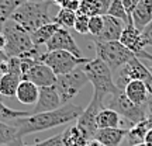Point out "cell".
Instances as JSON below:
<instances>
[{
	"instance_id": "4fadbf2b",
	"label": "cell",
	"mask_w": 152,
	"mask_h": 146,
	"mask_svg": "<svg viewBox=\"0 0 152 146\" xmlns=\"http://www.w3.org/2000/svg\"><path fill=\"white\" fill-rule=\"evenodd\" d=\"M124 21H121L115 17H111L109 14L103 16V30L100 35L93 38L94 41H100V42H110V41H118L121 34L125 28Z\"/></svg>"
},
{
	"instance_id": "6da1fadb",
	"label": "cell",
	"mask_w": 152,
	"mask_h": 146,
	"mask_svg": "<svg viewBox=\"0 0 152 146\" xmlns=\"http://www.w3.org/2000/svg\"><path fill=\"white\" fill-rule=\"evenodd\" d=\"M82 111H83L82 107L73 103H68L61 105L59 108L54 110V111L31 114L28 117L17 119L14 125L18 129V138L23 139V136L30 135V134L44 132V131L52 129L55 126H61V125L69 124L72 121H76Z\"/></svg>"
},
{
	"instance_id": "ffe728a7",
	"label": "cell",
	"mask_w": 152,
	"mask_h": 146,
	"mask_svg": "<svg viewBox=\"0 0 152 146\" xmlns=\"http://www.w3.org/2000/svg\"><path fill=\"white\" fill-rule=\"evenodd\" d=\"M38 94H39V87L28 80H21L18 84V89H17L16 98L21 104L33 105V104L37 103Z\"/></svg>"
},
{
	"instance_id": "8d00e7d4",
	"label": "cell",
	"mask_w": 152,
	"mask_h": 146,
	"mask_svg": "<svg viewBox=\"0 0 152 146\" xmlns=\"http://www.w3.org/2000/svg\"><path fill=\"white\" fill-rule=\"evenodd\" d=\"M86 146H103V145H102V143H100L96 138H93V139H89V141H87Z\"/></svg>"
},
{
	"instance_id": "7402d4cb",
	"label": "cell",
	"mask_w": 152,
	"mask_h": 146,
	"mask_svg": "<svg viewBox=\"0 0 152 146\" xmlns=\"http://www.w3.org/2000/svg\"><path fill=\"white\" fill-rule=\"evenodd\" d=\"M0 146H24L23 139L18 138V129L16 125L0 121Z\"/></svg>"
},
{
	"instance_id": "f546056e",
	"label": "cell",
	"mask_w": 152,
	"mask_h": 146,
	"mask_svg": "<svg viewBox=\"0 0 152 146\" xmlns=\"http://www.w3.org/2000/svg\"><path fill=\"white\" fill-rule=\"evenodd\" d=\"M103 30V16H93L89 17V34L93 38L100 35Z\"/></svg>"
},
{
	"instance_id": "5bb4252c",
	"label": "cell",
	"mask_w": 152,
	"mask_h": 146,
	"mask_svg": "<svg viewBox=\"0 0 152 146\" xmlns=\"http://www.w3.org/2000/svg\"><path fill=\"white\" fill-rule=\"evenodd\" d=\"M120 42L124 45L125 48H128L135 55L137 58H140L142 55V52L145 51V46L142 45V39H141V31H138L134 24L131 23V20L127 23L124 31L121 34V37L118 39Z\"/></svg>"
},
{
	"instance_id": "f1b7e54d",
	"label": "cell",
	"mask_w": 152,
	"mask_h": 146,
	"mask_svg": "<svg viewBox=\"0 0 152 146\" xmlns=\"http://www.w3.org/2000/svg\"><path fill=\"white\" fill-rule=\"evenodd\" d=\"M107 14L111 17L118 18L121 21H124L125 24L130 21V16H128V13H127V10H125V7H124V4H123L121 0H113V1H111Z\"/></svg>"
},
{
	"instance_id": "cb8c5ba5",
	"label": "cell",
	"mask_w": 152,
	"mask_h": 146,
	"mask_svg": "<svg viewBox=\"0 0 152 146\" xmlns=\"http://www.w3.org/2000/svg\"><path fill=\"white\" fill-rule=\"evenodd\" d=\"M21 77L14 73H4L0 76V94L4 97H16Z\"/></svg>"
},
{
	"instance_id": "d6a6232c",
	"label": "cell",
	"mask_w": 152,
	"mask_h": 146,
	"mask_svg": "<svg viewBox=\"0 0 152 146\" xmlns=\"http://www.w3.org/2000/svg\"><path fill=\"white\" fill-rule=\"evenodd\" d=\"M141 39L144 46H152V21L141 31Z\"/></svg>"
},
{
	"instance_id": "1f68e13d",
	"label": "cell",
	"mask_w": 152,
	"mask_h": 146,
	"mask_svg": "<svg viewBox=\"0 0 152 146\" xmlns=\"http://www.w3.org/2000/svg\"><path fill=\"white\" fill-rule=\"evenodd\" d=\"M24 146H65L64 145V141H62V132L58 134L55 136H51L45 141L37 142V143H33V145H24Z\"/></svg>"
},
{
	"instance_id": "9c48e42d",
	"label": "cell",
	"mask_w": 152,
	"mask_h": 146,
	"mask_svg": "<svg viewBox=\"0 0 152 146\" xmlns=\"http://www.w3.org/2000/svg\"><path fill=\"white\" fill-rule=\"evenodd\" d=\"M38 60L51 68V70L56 76L66 75L69 72L75 70L76 68L89 62L87 58H77L66 51H51V52L45 51L44 54H41Z\"/></svg>"
},
{
	"instance_id": "f35d334b",
	"label": "cell",
	"mask_w": 152,
	"mask_h": 146,
	"mask_svg": "<svg viewBox=\"0 0 152 146\" xmlns=\"http://www.w3.org/2000/svg\"><path fill=\"white\" fill-rule=\"evenodd\" d=\"M147 107H148V118L152 119V100H148Z\"/></svg>"
},
{
	"instance_id": "30bf717a",
	"label": "cell",
	"mask_w": 152,
	"mask_h": 146,
	"mask_svg": "<svg viewBox=\"0 0 152 146\" xmlns=\"http://www.w3.org/2000/svg\"><path fill=\"white\" fill-rule=\"evenodd\" d=\"M102 108H104L103 101L96 94H93L89 105L82 111V114L76 119V125L83 131V134L87 136V139H93L94 135H96V132H97L96 118H97V114Z\"/></svg>"
},
{
	"instance_id": "74e56055",
	"label": "cell",
	"mask_w": 152,
	"mask_h": 146,
	"mask_svg": "<svg viewBox=\"0 0 152 146\" xmlns=\"http://www.w3.org/2000/svg\"><path fill=\"white\" fill-rule=\"evenodd\" d=\"M4 46H6V38H4V35H3V33L0 31V51H3Z\"/></svg>"
},
{
	"instance_id": "44dd1931",
	"label": "cell",
	"mask_w": 152,
	"mask_h": 146,
	"mask_svg": "<svg viewBox=\"0 0 152 146\" xmlns=\"http://www.w3.org/2000/svg\"><path fill=\"white\" fill-rule=\"evenodd\" d=\"M151 129H152V119L151 118H145L144 121H141V122L132 125L130 129H128V134H127L128 145L134 146V145H138V143H144L145 136H147V134Z\"/></svg>"
},
{
	"instance_id": "83f0119b",
	"label": "cell",
	"mask_w": 152,
	"mask_h": 146,
	"mask_svg": "<svg viewBox=\"0 0 152 146\" xmlns=\"http://www.w3.org/2000/svg\"><path fill=\"white\" fill-rule=\"evenodd\" d=\"M76 21V13L71 10H65V9H59L56 17L54 18V23H56L59 27L62 28H73Z\"/></svg>"
},
{
	"instance_id": "836d02e7",
	"label": "cell",
	"mask_w": 152,
	"mask_h": 146,
	"mask_svg": "<svg viewBox=\"0 0 152 146\" xmlns=\"http://www.w3.org/2000/svg\"><path fill=\"white\" fill-rule=\"evenodd\" d=\"M79 6H80V0H64L59 7L61 9H65V10H71V11L77 13Z\"/></svg>"
},
{
	"instance_id": "5b68a950",
	"label": "cell",
	"mask_w": 152,
	"mask_h": 146,
	"mask_svg": "<svg viewBox=\"0 0 152 146\" xmlns=\"http://www.w3.org/2000/svg\"><path fill=\"white\" fill-rule=\"evenodd\" d=\"M94 51H96V58L103 60L109 66L111 72H115L121 69L125 63H128L135 55L131 52L128 48H125L120 41H110V42H100L94 41Z\"/></svg>"
},
{
	"instance_id": "e575fe53",
	"label": "cell",
	"mask_w": 152,
	"mask_h": 146,
	"mask_svg": "<svg viewBox=\"0 0 152 146\" xmlns=\"http://www.w3.org/2000/svg\"><path fill=\"white\" fill-rule=\"evenodd\" d=\"M121 1H123V4H124L125 10H127V13H128V16H130L131 11L134 10V7L138 4L140 0H121Z\"/></svg>"
},
{
	"instance_id": "d4e9b609",
	"label": "cell",
	"mask_w": 152,
	"mask_h": 146,
	"mask_svg": "<svg viewBox=\"0 0 152 146\" xmlns=\"http://www.w3.org/2000/svg\"><path fill=\"white\" fill-rule=\"evenodd\" d=\"M59 25L56 23H49V24H45L42 27H39L37 31H34L31 34V41L35 46H41V45H45L51 38L54 37V34L59 30Z\"/></svg>"
},
{
	"instance_id": "ab89813d",
	"label": "cell",
	"mask_w": 152,
	"mask_h": 146,
	"mask_svg": "<svg viewBox=\"0 0 152 146\" xmlns=\"http://www.w3.org/2000/svg\"><path fill=\"white\" fill-rule=\"evenodd\" d=\"M51 1H52L54 4H58V6H61V4H62V1H64V0H51Z\"/></svg>"
},
{
	"instance_id": "b9f144b4",
	"label": "cell",
	"mask_w": 152,
	"mask_h": 146,
	"mask_svg": "<svg viewBox=\"0 0 152 146\" xmlns=\"http://www.w3.org/2000/svg\"><path fill=\"white\" fill-rule=\"evenodd\" d=\"M148 69H149V72H151V75H152V65L149 66V68H148Z\"/></svg>"
},
{
	"instance_id": "ac0fdd59",
	"label": "cell",
	"mask_w": 152,
	"mask_h": 146,
	"mask_svg": "<svg viewBox=\"0 0 152 146\" xmlns=\"http://www.w3.org/2000/svg\"><path fill=\"white\" fill-rule=\"evenodd\" d=\"M128 129L124 128H107V129H97L94 138L103 146H120L121 142L127 138Z\"/></svg>"
},
{
	"instance_id": "4316f807",
	"label": "cell",
	"mask_w": 152,
	"mask_h": 146,
	"mask_svg": "<svg viewBox=\"0 0 152 146\" xmlns=\"http://www.w3.org/2000/svg\"><path fill=\"white\" fill-rule=\"evenodd\" d=\"M31 115V111H18V110H13L10 107H7L1 100H0V121L6 122V124L14 125L17 119L24 118Z\"/></svg>"
},
{
	"instance_id": "8992f818",
	"label": "cell",
	"mask_w": 152,
	"mask_h": 146,
	"mask_svg": "<svg viewBox=\"0 0 152 146\" xmlns=\"http://www.w3.org/2000/svg\"><path fill=\"white\" fill-rule=\"evenodd\" d=\"M107 98H109V101L106 104V108L114 110L115 113L120 114L121 118H124L131 125H135L144 121L145 118H148L147 105L134 104L131 100L127 98V96L124 94V90H118L117 93H114L113 96H110Z\"/></svg>"
},
{
	"instance_id": "2e32d148",
	"label": "cell",
	"mask_w": 152,
	"mask_h": 146,
	"mask_svg": "<svg viewBox=\"0 0 152 146\" xmlns=\"http://www.w3.org/2000/svg\"><path fill=\"white\" fill-rule=\"evenodd\" d=\"M130 20L138 31H142L152 21V0H140L131 11Z\"/></svg>"
},
{
	"instance_id": "7a4b0ae2",
	"label": "cell",
	"mask_w": 152,
	"mask_h": 146,
	"mask_svg": "<svg viewBox=\"0 0 152 146\" xmlns=\"http://www.w3.org/2000/svg\"><path fill=\"white\" fill-rule=\"evenodd\" d=\"M6 38V46L3 49L9 58H33L38 59L41 56L39 48L35 46L31 41V35L17 23L9 20L0 30Z\"/></svg>"
},
{
	"instance_id": "52a82bcc",
	"label": "cell",
	"mask_w": 152,
	"mask_h": 146,
	"mask_svg": "<svg viewBox=\"0 0 152 146\" xmlns=\"http://www.w3.org/2000/svg\"><path fill=\"white\" fill-rule=\"evenodd\" d=\"M21 59V68H20V77L21 80H28L34 83L35 86L48 87L55 86L56 75L51 70V68L33 58H20Z\"/></svg>"
},
{
	"instance_id": "7c38bea8",
	"label": "cell",
	"mask_w": 152,
	"mask_h": 146,
	"mask_svg": "<svg viewBox=\"0 0 152 146\" xmlns=\"http://www.w3.org/2000/svg\"><path fill=\"white\" fill-rule=\"evenodd\" d=\"M62 103H61L59 94L56 92L55 86L48 87H41L39 89V94H38L37 103L34 104V108L31 114H41V113H48V111H54V110L59 108Z\"/></svg>"
},
{
	"instance_id": "d590c367",
	"label": "cell",
	"mask_w": 152,
	"mask_h": 146,
	"mask_svg": "<svg viewBox=\"0 0 152 146\" xmlns=\"http://www.w3.org/2000/svg\"><path fill=\"white\" fill-rule=\"evenodd\" d=\"M144 143H145L147 146H152V129L147 134L145 139H144Z\"/></svg>"
},
{
	"instance_id": "d6986e66",
	"label": "cell",
	"mask_w": 152,
	"mask_h": 146,
	"mask_svg": "<svg viewBox=\"0 0 152 146\" xmlns=\"http://www.w3.org/2000/svg\"><path fill=\"white\" fill-rule=\"evenodd\" d=\"M113 0H80L79 14H85L87 17L93 16H106Z\"/></svg>"
},
{
	"instance_id": "484cf974",
	"label": "cell",
	"mask_w": 152,
	"mask_h": 146,
	"mask_svg": "<svg viewBox=\"0 0 152 146\" xmlns=\"http://www.w3.org/2000/svg\"><path fill=\"white\" fill-rule=\"evenodd\" d=\"M24 1L27 0H0V30Z\"/></svg>"
},
{
	"instance_id": "4dcf8cb0",
	"label": "cell",
	"mask_w": 152,
	"mask_h": 146,
	"mask_svg": "<svg viewBox=\"0 0 152 146\" xmlns=\"http://www.w3.org/2000/svg\"><path fill=\"white\" fill-rule=\"evenodd\" d=\"M73 28H75V31L77 34H82V35L89 34V17L85 16V14L76 13V21Z\"/></svg>"
},
{
	"instance_id": "3957f363",
	"label": "cell",
	"mask_w": 152,
	"mask_h": 146,
	"mask_svg": "<svg viewBox=\"0 0 152 146\" xmlns=\"http://www.w3.org/2000/svg\"><path fill=\"white\" fill-rule=\"evenodd\" d=\"M52 4H54L52 1L27 0L13 13L10 20L17 23L18 25H21L31 35L39 27L49 24V23H54V18H51L49 16V7Z\"/></svg>"
},
{
	"instance_id": "e0dca14e",
	"label": "cell",
	"mask_w": 152,
	"mask_h": 146,
	"mask_svg": "<svg viewBox=\"0 0 152 146\" xmlns=\"http://www.w3.org/2000/svg\"><path fill=\"white\" fill-rule=\"evenodd\" d=\"M124 94L128 100L138 105H147L149 100V93L147 86L141 80H131L124 87Z\"/></svg>"
},
{
	"instance_id": "7bdbcfd3",
	"label": "cell",
	"mask_w": 152,
	"mask_h": 146,
	"mask_svg": "<svg viewBox=\"0 0 152 146\" xmlns=\"http://www.w3.org/2000/svg\"><path fill=\"white\" fill-rule=\"evenodd\" d=\"M0 76H1V73H0Z\"/></svg>"
},
{
	"instance_id": "603a6c76",
	"label": "cell",
	"mask_w": 152,
	"mask_h": 146,
	"mask_svg": "<svg viewBox=\"0 0 152 146\" xmlns=\"http://www.w3.org/2000/svg\"><path fill=\"white\" fill-rule=\"evenodd\" d=\"M62 141L65 146H86L89 139L83 134V131L75 124L72 126H68L62 132Z\"/></svg>"
},
{
	"instance_id": "ba28073f",
	"label": "cell",
	"mask_w": 152,
	"mask_h": 146,
	"mask_svg": "<svg viewBox=\"0 0 152 146\" xmlns=\"http://www.w3.org/2000/svg\"><path fill=\"white\" fill-rule=\"evenodd\" d=\"M89 83L86 73L83 72L82 66L76 68L75 70L69 72L66 75L56 76V81H55V89L59 94L61 103L64 104L71 103L75 98V96L80 92L83 87Z\"/></svg>"
},
{
	"instance_id": "60d3db41",
	"label": "cell",
	"mask_w": 152,
	"mask_h": 146,
	"mask_svg": "<svg viewBox=\"0 0 152 146\" xmlns=\"http://www.w3.org/2000/svg\"><path fill=\"white\" fill-rule=\"evenodd\" d=\"M134 146H147L145 143H138V145H134Z\"/></svg>"
},
{
	"instance_id": "8fae6325",
	"label": "cell",
	"mask_w": 152,
	"mask_h": 146,
	"mask_svg": "<svg viewBox=\"0 0 152 146\" xmlns=\"http://www.w3.org/2000/svg\"><path fill=\"white\" fill-rule=\"evenodd\" d=\"M45 48L48 52H51V51H66V52H71L72 55H75L77 58H85L82 55L80 48L77 46L76 41L71 35V33L66 28L62 27L54 34V37L51 38L48 42L45 44Z\"/></svg>"
},
{
	"instance_id": "277c9868",
	"label": "cell",
	"mask_w": 152,
	"mask_h": 146,
	"mask_svg": "<svg viewBox=\"0 0 152 146\" xmlns=\"http://www.w3.org/2000/svg\"><path fill=\"white\" fill-rule=\"evenodd\" d=\"M82 69L86 73L89 81L93 84V89H94L93 94H96L103 101V105L106 98L113 96L114 93H117L120 90L115 86L111 69L99 58L89 59V62L82 65Z\"/></svg>"
},
{
	"instance_id": "9a60e30c",
	"label": "cell",
	"mask_w": 152,
	"mask_h": 146,
	"mask_svg": "<svg viewBox=\"0 0 152 146\" xmlns=\"http://www.w3.org/2000/svg\"><path fill=\"white\" fill-rule=\"evenodd\" d=\"M96 124H97V129H107V128H124V129H128V128L132 126L130 122H127L124 118H121L118 113H115L111 108H106V107L99 111Z\"/></svg>"
}]
</instances>
